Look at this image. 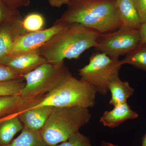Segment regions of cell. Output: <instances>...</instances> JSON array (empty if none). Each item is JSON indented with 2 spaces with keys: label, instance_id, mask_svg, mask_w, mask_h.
<instances>
[{
  "label": "cell",
  "instance_id": "obj_1",
  "mask_svg": "<svg viewBox=\"0 0 146 146\" xmlns=\"http://www.w3.org/2000/svg\"><path fill=\"white\" fill-rule=\"evenodd\" d=\"M58 20L64 23H78L102 34L123 26L116 0H72Z\"/></svg>",
  "mask_w": 146,
  "mask_h": 146
},
{
  "label": "cell",
  "instance_id": "obj_2",
  "mask_svg": "<svg viewBox=\"0 0 146 146\" xmlns=\"http://www.w3.org/2000/svg\"><path fill=\"white\" fill-rule=\"evenodd\" d=\"M102 34L80 24H68L38 51L50 63H60L65 59H77L86 50L96 46L97 40Z\"/></svg>",
  "mask_w": 146,
  "mask_h": 146
},
{
  "label": "cell",
  "instance_id": "obj_3",
  "mask_svg": "<svg viewBox=\"0 0 146 146\" xmlns=\"http://www.w3.org/2000/svg\"><path fill=\"white\" fill-rule=\"evenodd\" d=\"M91 117L89 108L79 106L54 107L39 133L47 146L56 145L78 131L89 122Z\"/></svg>",
  "mask_w": 146,
  "mask_h": 146
},
{
  "label": "cell",
  "instance_id": "obj_4",
  "mask_svg": "<svg viewBox=\"0 0 146 146\" xmlns=\"http://www.w3.org/2000/svg\"><path fill=\"white\" fill-rule=\"evenodd\" d=\"M96 93L93 86L86 82L76 78L70 72L56 88L42 96L31 107L47 106L89 108L95 105Z\"/></svg>",
  "mask_w": 146,
  "mask_h": 146
},
{
  "label": "cell",
  "instance_id": "obj_5",
  "mask_svg": "<svg viewBox=\"0 0 146 146\" xmlns=\"http://www.w3.org/2000/svg\"><path fill=\"white\" fill-rule=\"evenodd\" d=\"M70 72L64 61L44 63L21 76L25 84L20 95L30 99L41 98L56 88Z\"/></svg>",
  "mask_w": 146,
  "mask_h": 146
},
{
  "label": "cell",
  "instance_id": "obj_6",
  "mask_svg": "<svg viewBox=\"0 0 146 146\" xmlns=\"http://www.w3.org/2000/svg\"><path fill=\"white\" fill-rule=\"evenodd\" d=\"M121 66L119 59L97 51L89 58V63L79 70V76L80 80L93 86L97 93L106 95L109 91L110 82L119 76Z\"/></svg>",
  "mask_w": 146,
  "mask_h": 146
},
{
  "label": "cell",
  "instance_id": "obj_7",
  "mask_svg": "<svg viewBox=\"0 0 146 146\" xmlns=\"http://www.w3.org/2000/svg\"><path fill=\"white\" fill-rule=\"evenodd\" d=\"M141 44L139 30L122 26L112 32L102 34L97 41L95 50L111 58L119 59Z\"/></svg>",
  "mask_w": 146,
  "mask_h": 146
},
{
  "label": "cell",
  "instance_id": "obj_8",
  "mask_svg": "<svg viewBox=\"0 0 146 146\" xmlns=\"http://www.w3.org/2000/svg\"><path fill=\"white\" fill-rule=\"evenodd\" d=\"M67 25L58 19L49 28L21 34L14 40L7 55H17L37 50Z\"/></svg>",
  "mask_w": 146,
  "mask_h": 146
},
{
  "label": "cell",
  "instance_id": "obj_9",
  "mask_svg": "<svg viewBox=\"0 0 146 146\" xmlns=\"http://www.w3.org/2000/svg\"><path fill=\"white\" fill-rule=\"evenodd\" d=\"M47 61L38 50L17 55H7L0 60V63L7 66L21 77Z\"/></svg>",
  "mask_w": 146,
  "mask_h": 146
},
{
  "label": "cell",
  "instance_id": "obj_10",
  "mask_svg": "<svg viewBox=\"0 0 146 146\" xmlns=\"http://www.w3.org/2000/svg\"><path fill=\"white\" fill-rule=\"evenodd\" d=\"M21 14L0 24V60L8 54L15 39L25 33L22 27Z\"/></svg>",
  "mask_w": 146,
  "mask_h": 146
},
{
  "label": "cell",
  "instance_id": "obj_11",
  "mask_svg": "<svg viewBox=\"0 0 146 146\" xmlns=\"http://www.w3.org/2000/svg\"><path fill=\"white\" fill-rule=\"evenodd\" d=\"M54 108L47 106L32 107L13 115H18L24 127L39 131L46 122Z\"/></svg>",
  "mask_w": 146,
  "mask_h": 146
},
{
  "label": "cell",
  "instance_id": "obj_12",
  "mask_svg": "<svg viewBox=\"0 0 146 146\" xmlns=\"http://www.w3.org/2000/svg\"><path fill=\"white\" fill-rule=\"evenodd\" d=\"M42 97L30 99L23 98L20 95L0 96V118L18 114L31 107Z\"/></svg>",
  "mask_w": 146,
  "mask_h": 146
},
{
  "label": "cell",
  "instance_id": "obj_13",
  "mask_svg": "<svg viewBox=\"0 0 146 146\" xmlns=\"http://www.w3.org/2000/svg\"><path fill=\"white\" fill-rule=\"evenodd\" d=\"M138 115L131 108L127 103L114 106L110 111H106L100 119L105 126L114 128L117 127L129 119L138 117Z\"/></svg>",
  "mask_w": 146,
  "mask_h": 146
},
{
  "label": "cell",
  "instance_id": "obj_14",
  "mask_svg": "<svg viewBox=\"0 0 146 146\" xmlns=\"http://www.w3.org/2000/svg\"><path fill=\"white\" fill-rule=\"evenodd\" d=\"M123 26L139 30L142 25L133 0H116Z\"/></svg>",
  "mask_w": 146,
  "mask_h": 146
},
{
  "label": "cell",
  "instance_id": "obj_15",
  "mask_svg": "<svg viewBox=\"0 0 146 146\" xmlns=\"http://www.w3.org/2000/svg\"><path fill=\"white\" fill-rule=\"evenodd\" d=\"M108 89L111 94L109 103L114 106L127 102L128 99L133 95L134 91L128 82L121 80L119 76L110 82Z\"/></svg>",
  "mask_w": 146,
  "mask_h": 146
},
{
  "label": "cell",
  "instance_id": "obj_16",
  "mask_svg": "<svg viewBox=\"0 0 146 146\" xmlns=\"http://www.w3.org/2000/svg\"><path fill=\"white\" fill-rule=\"evenodd\" d=\"M24 125L17 115H12L0 119V146L11 143L13 137L23 130Z\"/></svg>",
  "mask_w": 146,
  "mask_h": 146
},
{
  "label": "cell",
  "instance_id": "obj_17",
  "mask_svg": "<svg viewBox=\"0 0 146 146\" xmlns=\"http://www.w3.org/2000/svg\"><path fill=\"white\" fill-rule=\"evenodd\" d=\"M47 145L39 131H34L24 127L20 135L5 146H45Z\"/></svg>",
  "mask_w": 146,
  "mask_h": 146
},
{
  "label": "cell",
  "instance_id": "obj_18",
  "mask_svg": "<svg viewBox=\"0 0 146 146\" xmlns=\"http://www.w3.org/2000/svg\"><path fill=\"white\" fill-rule=\"evenodd\" d=\"M120 61L122 65L129 64L146 72V45L141 44Z\"/></svg>",
  "mask_w": 146,
  "mask_h": 146
},
{
  "label": "cell",
  "instance_id": "obj_19",
  "mask_svg": "<svg viewBox=\"0 0 146 146\" xmlns=\"http://www.w3.org/2000/svg\"><path fill=\"white\" fill-rule=\"evenodd\" d=\"M21 24L25 33L35 32L44 29L45 19L42 14L33 12L23 17Z\"/></svg>",
  "mask_w": 146,
  "mask_h": 146
},
{
  "label": "cell",
  "instance_id": "obj_20",
  "mask_svg": "<svg viewBox=\"0 0 146 146\" xmlns=\"http://www.w3.org/2000/svg\"><path fill=\"white\" fill-rule=\"evenodd\" d=\"M25 84L23 78L0 82V96L20 95Z\"/></svg>",
  "mask_w": 146,
  "mask_h": 146
},
{
  "label": "cell",
  "instance_id": "obj_21",
  "mask_svg": "<svg viewBox=\"0 0 146 146\" xmlns=\"http://www.w3.org/2000/svg\"><path fill=\"white\" fill-rule=\"evenodd\" d=\"M54 146H92L89 138L77 131L73 133L67 141Z\"/></svg>",
  "mask_w": 146,
  "mask_h": 146
},
{
  "label": "cell",
  "instance_id": "obj_22",
  "mask_svg": "<svg viewBox=\"0 0 146 146\" xmlns=\"http://www.w3.org/2000/svg\"><path fill=\"white\" fill-rule=\"evenodd\" d=\"M3 0H0V24L20 14L16 9L7 7Z\"/></svg>",
  "mask_w": 146,
  "mask_h": 146
},
{
  "label": "cell",
  "instance_id": "obj_23",
  "mask_svg": "<svg viewBox=\"0 0 146 146\" xmlns=\"http://www.w3.org/2000/svg\"><path fill=\"white\" fill-rule=\"evenodd\" d=\"M21 78L7 66L0 63V82Z\"/></svg>",
  "mask_w": 146,
  "mask_h": 146
},
{
  "label": "cell",
  "instance_id": "obj_24",
  "mask_svg": "<svg viewBox=\"0 0 146 146\" xmlns=\"http://www.w3.org/2000/svg\"><path fill=\"white\" fill-rule=\"evenodd\" d=\"M142 24L146 23V0H133Z\"/></svg>",
  "mask_w": 146,
  "mask_h": 146
},
{
  "label": "cell",
  "instance_id": "obj_25",
  "mask_svg": "<svg viewBox=\"0 0 146 146\" xmlns=\"http://www.w3.org/2000/svg\"><path fill=\"white\" fill-rule=\"evenodd\" d=\"M8 5L16 9L21 7L27 6L29 5L30 0H3Z\"/></svg>",
  "mask_w": 146,
  "mask_h": 146
},
{
  "label": "cell",
  "instance_id": "obj_26",
  "mask_svg": "<svg viewBox=\"0 0 146 146\" xmlns=\"http://www.w3.org/2000/svg\"><path fill=\"white\" fill-rule=\"evenodd\" d=\"M72 0H48L50 5L52 7H60L64 5H66Z\"/></svg>",
  "mask_w": 146,
  "mask_h": 146
},
{
  "label": "cell",
  "instance_id": "obj_27",
  "mask_svg": "<svg viewBox=\"0 0 146 146\" xmlns=\"http://www.w3.org/2000/svg\"><path fill=\"white\" fill-rule=\"evenodd\" d=\"M141 39V44L146 45V23L143 24L139 29Z\"/></svg>",
  "mask_w": 146,
  "mask_h": 146
},
{
  "label": "cell",
  "instance_id": "obj_28",
  "mask_svg": "<svg viewBox=\"0 0 146 146\" xmlns=\"http://www.w3.org/2000/svg\"><path fill=\"white\" fill-rule=\"evenodd\" d=\"M142 146H146V133L144 135L143 140H142Z\"/></svg>",
  "mask_w": 146,
  "mask_h": 146
},
{
  "label": "cell",
  "instance_id": "obj_29",
  "mask_svg": "<svg viewBox=\"0 0 146 146\" xmlns=\"http://www.w3.org/2000/svg\"><path fill=\"white\" fill-rule=\"evenodd\" d=\"M104 146H118L117 145H114L110 143H105L104 145Z\"/></svg>",
  "mask_w": 146,
  "mask_h": 146
},
{
  "label": "cell",
  "instance_id": "obj_30",
  "mask_svg": "<svg viewBox=\"0 0 146 146\" xmlns=\"http://www.w3.org/2000/svg\"><path fill=\"white\" fill-rule=\"evenodd\" d=\"M48 146L46 145V146Z\"/></svg>",
  "mask_w": 146,
  "mask_h": 146
}]
</instances>
